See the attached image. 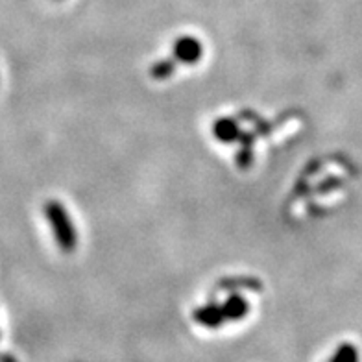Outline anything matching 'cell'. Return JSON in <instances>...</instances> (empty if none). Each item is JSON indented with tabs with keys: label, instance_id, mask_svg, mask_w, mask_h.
Returning a JSON list of instances; mask_svg holds the SVG:
<instances>
[{
	"label": "cell",
	"instance_id": "1",
	"mask_svg": "<svg viewBox=\"0 0 362 362\" xmlns=\"http://www.w3.org/2000/svg\"><path fill=\"white\" fill-rule=\"evenodd\" d=\"M45 218H47L48 226L52 228L54 238H56L57 246L65 253H71L76 250L78 235L72 218L69 215V211L65 209V205L57 200H48L43 207Z\"/></svg>",
	"mask_w": 362,
	"mask_h": 362
},
{
	"label": "cell",
	"instance_id": "2",
	"mask_svg": "<svg viewBox=\"0 0 362 362\" xmlns=\"http://www.w3.org/2000/svg\"><path fill=\"white\" fill-rule=\"evenodd\" d=\"M202 54H204V47L198 39L191 37V35L176 39V43L172 47L174 59L183 65H196L202 59Z\"/></svg>",
	"mask_w": 362,
	"mask_h": 362
},
{
	"label": "cell",
	"instance_id": "3",
	"mask_svg": "<svg viewBox=\"0 0 362 362\" xmlns=\"http://www.w3.org/2000/svg\"><path fill=\"white\" fill-rule=\"evenodd\" d=\"M194 320L207 329H218L226 322V316L222 305H218V303H207V305L194 310Z\"/></svg>",
	"mask_w": 362,
	"mask_h": 362
},
{
	"label": "cell",
	"instance_id": "4",
	"mask_svg": "<svg viewBox=\"0 0 362 362\" xmlns=\"http://www.w3.org/2000/svg\"><path fill=\"white\" fill-rule=\"evenodd\" d=\"M222 310H224L226 320H229V322H238V320H243L248 316L250 303L244 300L240 294H231L228 300L224 301Z\"/></svg>",
	"mask_w": 362,
	"mask_h": 362
},
{
	"label": "cell",
	"instance_id": "5",
	"mask_svg": "<svg viewBox=\"0 0 362 362\" xmlns=\"http://www.w3.org/2000/svg\"><path fill=\"white\" fill-rule=\"evenodd\" d=\"M213 134L220 143H235L240 139V129L233 119H218L213 124Z\"/></svg>",
	"mask_w": 362,
	"mask_h": 362
},
{
	"label": "cell",
	"instance_id": "6",
	"mask_svg": "<svg viewBox=\"0 0 362 362\" xmlns=\"http://www.w3.org/2000/svg\"><path fill=\"white\" fill-rule=\"evenodd\" d=\"M174 69H176V65L172 59H159L152 65L150 74H152L153 80H168L174 74Z\"/></svg>",
	"mask_w": 362,
	"mask_h": 362
},
{
	"label": "cell",
	"instance_id": "7",
	"mask_svg": "<svg viewBox=\"0 0 362 362\" xmlns=\"http://www.w3.org/2000/svg\"><path fill=\"white\" fill-rule=\"evenodd\" d=\"M331 362H358V353L351 344H342L333 353Z\"/></svg>",
	"mask_w": 362,
	"mask_h": 362
},
{
	"label": "cell",
	"instance_id": "8",
	"mask_svg": "<svg viewBox=\"0 0 362 362\" xmlns=\"http://www.w3.org/2000/svg\"><path fill=\"white\" fill-rule=\"evenodd\" d=\"M0 362H17L10 353H0Z\"/></svg>",
	"mask_w": 362,
	"mask_h": 362
}]
</instances>
